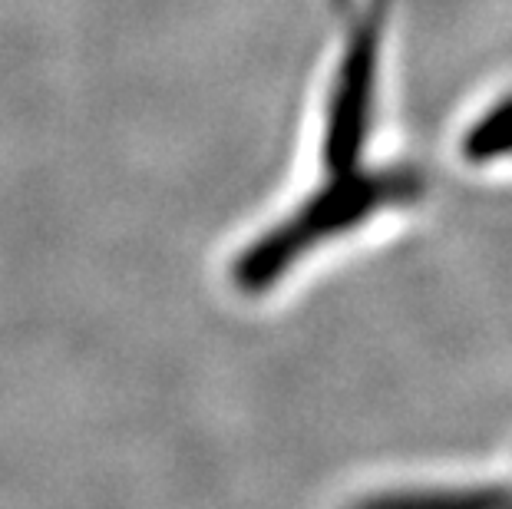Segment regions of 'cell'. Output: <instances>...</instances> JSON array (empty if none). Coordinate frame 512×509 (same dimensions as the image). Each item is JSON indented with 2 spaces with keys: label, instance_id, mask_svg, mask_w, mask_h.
<instances>
[{
  "label": "cell",
  "instance_id": "1",
  "mask_svg": "<svg viewBox=\"0 0 512 509\" xmlns=\"http://www.w3.org/2000/svg\"><path fill=\"white\" fill-rule=\"evenodd\" d=\"M420 192L417 172L410 169H351L334 172L314 196L304 199L285 222L271 229L235 258L232 278L245 295H261L285 278L304 255L328 238L364 225L387 205H403Z\"/></svg>",
  "mask_w": 512,
  "mask_h": 509
},
{
  "label": "cell",
  "instance_id": "2",
  "mask_svg": "<svg viewBox=\"0 0 512 509\" xmlns=\"http://www.w3.org/2000/svg\"><path fill=\"white\" fill-rule=\"evenodd\" d=\"M463 156L470 162H493L512 156V96L489 106L463 139Z\"/></svg>",
  "mask_w": 512,
  "mask_h": 509
}]
</instances>
